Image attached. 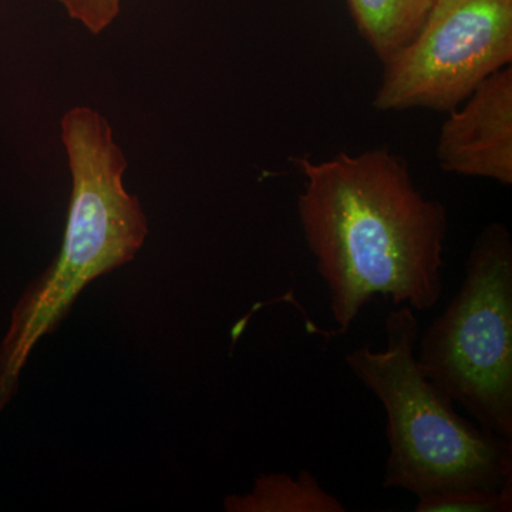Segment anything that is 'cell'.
Returning a JSON list of instances; mask_svg holds the SVG:
<instances>
[{
    "instance_id": "9c48e42d",
    "label": "cell",
    "mask_w": 512,
    "mask_h": 512,
    "mask_svg": "<svg viewBox=\"0 0 512 512\" xmlns=\"http://www.w3.org/2000/svg\"><path fill=\"white\" fill-rule=\"evenodd\" d=\"M416 512H510L512 511V480L498 490L467 488V490L436 491L417 497Z\"/></svg>"
},
{
    "instance_id": "7a4b0ae2",
    "label": "cell",
    "mask_w": 512,
    "mask_h": 512,
    "mask_svg": "<svg viewBox=\"0 0 512 512\" xmlns=\"http://www.w3.org/2000/svg\"><path fill=\"white\" fill-rule=\"evenodd\" d=\"M62 140L73 181L62 248L13 309L0 345V414L37 343L59 328L87 285L133 261L148 234L140 201L124 188L127 160L109 121L73 107L63 116Z\"/></svg>"
},
{
    "instance_id": "3957f363",
    "label": "cell",
    "mask_w": 512,
    "mask_h": 512,
    "mask_svg": "<svg viewBox=\"0 0 512 512\" xmlns=\"http://www.w3.org/2000/svg\"><path fill=\"white\" fill-rule=\"evenodd\" d=\"M387 345L352 350L350 372L387 414L389 457L383 487L421 495L444 490H498L512 480V440L464 419L421 372L419 320L409 305L387 315Z\"/></svg>"
},
{
    "instance_id": "6da1fadb",
    "label": "cell",
    "mask_w": 512,
    "mask_h": 512,
    "mask_svg": "<svg viewBox=\"0 0 512 512\" xmlns=\"http://www.w3.org/2000/svg\"><path fill=\"white\" fill-rule=\"evenodd\" d=\"M299 222L345 335L375 296L429 311L443 295L447 210L414 184L387 148L298 158Z\"/></svg>"
},
{
    "instance_id": "5b68a950",
    "label": "cell",
    "mask_w": 512,
    "mask_h": 512,
    "mask_svg": "<svg viewBox=\"0 0 512 512\" xmlns=\"http://www.w3.org/2000/svg\"><path fill=\"white\" fill-rule=\"evenodd\" d=\"M511 60L512 0H436L416 36L384 63L373 106L450 111Z\"/></svg>"
},
{
    "instance_id": "8992f818",
    "label": "cell",
    "mask_w": 512,
    "mask_h": 512,
    "mask_svg": "<svg viewBox=\"0 0 512 512\" xmlns=\"http://www.w3.org/2000/svg\"><path fill=\"white\" fill-rule=\"evenodd\" d=\"M441 126V170L512 184V67L484 80Z\"/></svg>"
},
{
    "instance_id": "52a82bcc",
    "label": "cell",
    "mask_w": 512,
    "mask_h": 512,
    "mask_svg": "<svg viewBox=\"0 0 512 512\" xmlns=\"http://www.w3.org/2000/svg\"><path fill=\"white\" fill-rule=\"evenodd\" d=\"M228 512H345L335 495L320 485L311 471H299L293 478L286 473L259 474L248 494L224 498Z\"/></svg>"
},
{
    "instance_id": "ba28073f",
    "label": "cell",
    "mask_w": 512,
    "mask_h": 512,
    "mask_svg": "<svg viewBox=\"0 0 512 512\" xmlns=\"http://www.w3.org/2000/svg\"><path fill=\"white\" fill-rule=\"evenodd\" d=\"M436 0H348L357 29L387 63L419 32Z\"/></svg>"
},
{
    "instance_id": "30bf717a",
    "label": "cell",
    "mask_w": 512,
    "mask_h": 512,
    "mask_svg": "<svg viewBox=\"0 0 512 512\" xmlns=\"http://www.w3.org/2000/svg\"><path fill=\"white\" fill-rule=\"evenodd\" d=\"M70 18L86 26L93 35L109 28L119 16L121 0H59Z\"/></svg>"
},
{
    "instance_id": "277c9868",
    "label": "cell",
    "mask_w": 512,
    "mask_h": 512,
    "mask_svg": "<svg viewBox=\"0 0 512 512\" xmlns=\"http://www.w3.org/2000/svg\"><path fill=\"white\" fill-rule=\"evenodd\" d=\"M416 359L478 426L512 440V241L501 222L474 241L466 278L421 336Z\"/></svg>"
}]
</instances>
